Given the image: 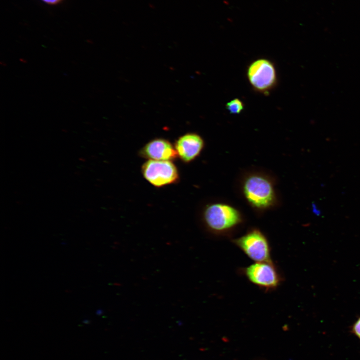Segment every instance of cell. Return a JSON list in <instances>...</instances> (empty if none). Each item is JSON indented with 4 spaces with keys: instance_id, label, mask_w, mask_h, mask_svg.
<instances>
[{
    "instance_id": "obj_1",
    "label": "cell",
    "mask_w": 360,
    "mask_h": 360,
    "mask_svg": "<svg viewBox=\"0 0 360 360\" xmlns=\"http://www.w3.org/2000/svg\"><path fill=\"white\" fill-rule=\"evenodd\" d=\"M240 192L246 202L256 212L270 210L278 204L275 180L264 172L246 173L240 182Z\"/></svg>"
},
{
    "instance_id": "obj_2",
    "label": "cell",
    "mask_w": 360,
    "mask_h": 360,
    "mask_svg": "<svg viewBox=\"0 0 360 360\" xmlns=\"http://www.w3.org/2000/svg\"><path fill=\"white\" fill-rule=\"evenodd\" d=\"M202 220L208 231L220 236L231 234L240 227L244 220L237 208L222 202L207 204L204 209Z\"/></svg>"
},
{
    "instance_id": "obj_3",
    "label": "cell",
    "mask_w": 360,
    "mask_h": 360,
    "mask_svg": "<svg viewBox=\"0 0 360 360\" xmlns=\"http://www.w3.org/2000/svg\"><path fill=\"white\" fill-rule=\"evenodd\" d=\"M233 242L250 258L255 262L270 260V248L268 238L260 229H250Z\"/></svg>"
},
{
    "instance_id": "obj_4",
    "label": "cell",
    "mask_w": 360,
    "mask_h": 360,
    "mask_svg": "<svg viewBox=\"0 0 360 360\" xmlns=\"http://www.w3.org/2000/svg\"><path fill=\"white\" fill-rule=\"evenodd\" d=\"M247 76L252 88L264 94H268L277 82L274 64L265 58L258 59L252 62L248 66Z\"/></svg>"
},
{
    "instance_id": "obj_5",
    "label": "cell",
    "mask_w": 360,
    "mask_h": 360,
    "mask_svg": "<svg viewBox=\"0 0 360 360\" xmlns=\"http://www.w3.org/2000/svg\"><path fill=\"white\" fill-rule=\"evenodd\" d=\"M144 178L156 187H162L177 182L179 174L176 165L168 160H148L142 166Z\"/></svg>"
},
{
    "instance_id": "obj_6",
    "label": "cell",
    "mask_w": 360,
    "mask_h": 360,
    "mask_svg": "<svg viewBox=\"0 0 360 360\" xmlns=\"http://www.w3.org/2000/svg\"><path fill=\"white\" fill-rule=\"evenodd\" d=\"M243 272L249 281L266 290L276 288L282 280L272 260L256 262L245 268Z\"/></svg>"
},
{
    "instance_id": "obj_7",
    "label": "cell",
    "mask_w": 360,
    "mask_h": 360,
    "mask_svg": "<svg viewBox=\"0 0 360 360\" xmlns=\"http://www.w3.org/2000/svg\"><path fill=\"white\" fill-rule=\"evenodd\" d=\"M178 156L184 162H190L198 157L204 146V142L199 134L186 133L177 139L174 145Z\"/></svg>"
},
{
    "instance_id": "obj_8",
    "label": "cell",
    "mask_w": 360,
    "mask_h": 360,
    "mask_svg": "<svg viewBox=\"0 0 360 360\" xmlns=\"http://www.w3.org/2000/svg\"><path fill=\"white\" fill-rule=\"evenodd\" d=\"M140 156L148 160H156L172 161L178 157L174 146L162 138L148 142L140 149Z\"/></svg>"
},
{
    "instance_id": "obj_9",
    "label": "cell",
    "mask_w": 360,
    "mask_h": 360,
    "mask_svg": "<svg viewBox=\"0 0 360 360\" xmlns=\"http://www.w3.org/2000/svg\"><path fill=\"white\" fill-rule=\"evenodd\" d=\"M226 107L230 114H238L244 110V104L240 100L236 98L228 102Z\"/></svg>"
},
{
    "instance_id": "obj_10",
    "label": "cell",
    "mask_w": 360,
    "mask_h": 360,
    "mask_svg": "<svg viewBox=\"0 0 360 360\" xmlns=\"http://www.w3.org/2000/svg\"><path fill=\"white\" fill-rule=\"evenodd\" d=\"M352 332L360 339V317L352 326Z\"/></svg>"
},
{
    "instance_id": "obj_11",
    "label": "cell",
    "mask_w": 360,
    "mask_h": 360,
    "mask_svg": "<svg viewBox=\"0 0 360 360\" xmlns=\"http://www.w3.org/2000/svg\"><path fill=\"white\" fill-rule=\"evenodd\" d=\"M44 2L48 4H56L60 3L62 0H41Z\"/></svg>"
}]
</instances>
